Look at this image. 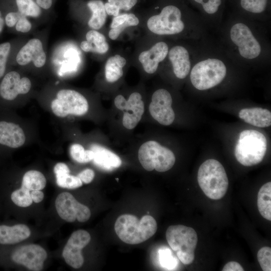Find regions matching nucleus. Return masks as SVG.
<instances>
[{"instance_id": "33", "label": "nucleus", "mask_w": 271, "mask_h": 271, "mask_svg": "<svg viewBox=\"0 0 271 271\" xmlns=\"http://www.w3.org/2000/svg\"><path fill=\"white\" fill-rule=\"evenodd\" d=\"M137 1L138 0H108V2L104 4V7L107 15L115 17L119 15L120 10H130L136 5Z\"/></svg>"}, {"instance_id": "14", "label": "nucleus", "mask_w": 271, "mask_h": 271, "mask_svg": "<svg viewBox=\"0 0 271 271\" xmlns=\"http://www.w3.org/2000/svg\"><path fill=\"white\" fill-rule=\"evenodd\" d=\"M47 257L46 251L39 245L35 244L19 246L13 250L10 256L13 262L23 265L33 271L42 270Z\"/></svg>"}, {"instance_id": "7", "label": "nucleus", "mask_w": 271, "mask_h": 271, "mask_svg": "<svg viewBox=\"0 0 271 271\" xmlns=\"http://www.w3.org/2000/svg\"><path fill=\"white\" fill-rule=\"evenodd\" d=\"M89 108L88 101L84 95L68 88L57 90L50 102L51 111L59 118L83 116L88 112Z\"/></svg>"}, {"instance_id": "18", "label": "nucleus", "mask_w": 271, "mask_h": 271, "mask_svg": "<svg viewBox=\"0 0 271 271\" xmlns=\"http://www.w3.org/2000/svg\"><path fill=\"white\" fill-rule=\"evenodd\" d=\"M175 76L185 78L189 74L193 63L188 49L182 45H175L169 50L168 56Z\"/></svg>"}, {"instance_id": "29", "label": "nucleus", "mask_w": 271, "mask_h": 271, "mask_svg": "<svg viewBox=\"0 0 271 271\" xmlns=\"http://www.w3.org/2000/svg\"><path fill=\"white\" fill-rule=\"evenodd\" d=\"M257 205L261 215L267 220H271V182L264 184L259 189Z\"/></svg>"}, {"instance_id": "15", "label": "nucleus", "mask_w": 271, "mask_h": 271, "mask_svg": "<svg viewBox=\"0 0 271 271\" xmlns=\"http://www.w3.org/2000/svg\"><path fill=\"white\" fill-rule=\"evenodd\" d=\"M172 97L166 89L160 88L153 94L149 110L152 117L163 125H169L174 121L175 114L172 108Z\"/></svg>"}, {"instance_id": "16", "label": "nucleus", "mask_w": 271, "mask_h": 271, "mask_svg": "<svg viewBox=\"0 0 271 271\" xmlns=\"http://www.w3.org/2000/svg\"><path fill=\"white\" fill-rule=\"evenodd\" d=\"M90 239V235L86 230L80 229L73 232L62 251L66 263L73 268H80L84 262L81 250L89 243Z\"/></svg>"}, {"instance_id": "2", "label": "nucleus", "mask_w": 271, "mask_h": 271, "mask_svg": "<svg viewBox=\"0 0 271 271\" xmlns=\"http://www.w3.org/2000/svg\"><path fill=\"white\" fill-rule=\"evenodd\" d=\"M225 60L217 57H208L195 63L190 72L192 85L197 90L211 89L222 82L227 68Z\"/></svg>"}, {"instance_id": "9", "label": "nucleus", "mask_w": 271, "mask_h": 271, "mask_svg": "<svg viewBox=\"0 0 271 271\" xmlns=\"http://www.w3.org/2000/svg\"><path fill=\"white\" fill-rule=\"evenodd\" d=\"M138 158L143 168L147 171L154 170L166 172L174 166L176 158L169 149L155 141H148L139 148Z\"/></svg>"}, {"instance_id": "24", "label": "nucleus", "mask_w": 271, "mask_h": 271, "mask_svg": "<svg viewBox=\"0 0 271 271\" xmlns=\"http://www.w3.org/2000/svg\"><path fill=\"white\" fill-rule=\"evenodd\" d=\"M56 183L58 186L68 189H76L82 185V182L77 176L70 174L68 166L62 162L57 163L54 167Z\"/></svg>"}, {"instance_id": "46", "label": "nucleus", "mask_w": 271, "mask_h": 271, "mask_svg": "<svg viewBox=\"0 0 271 271\" xmlns=\"http://www.w3.org/2000/svg\"><path fill=\"white\" fill-rule=\"evenodd\" d=\"M5 27L4 16L3 15L2 12L0 10V35L3 31L4 27Z\"/></svg>"}, {"instance_id": "10", "label": "nucleus", "mask_w": 271, "mask_h": 271, "mask_svg": "<svg viewBox=\"0 0 271 271\" xmlns=\"http://www.w3.org/2000/svg\"><path fill=\"white\" fill-rule=\"evenodd\" d=\"M32 88L31 79L20 71L10 69L0 80V109L6 110Z\"/></svg>"}, {"instance_id": "8", "label": "nucleus", "mask_w": 271, "mask_h": 271, "mask_svg": "<svg viewBox=\"0 0 271 271\" xmlns=\"http://www.w3.org/2000/svg\"><path fill=\"white\" fill-rule=\"evenodd\" d=\"M190 22L183 19L181 10L174 5L164 7L161 12L151 17L147 25L153 34L160 36L181 34L187 30Z\"/></svg>"}, {"instance_id": "35", "label": "nucleus", "mask_w": 271, "mask_h": 271, "mask_svg": "<svg viewBox=\"0 0 271 271\" xmlns=\"http://www.w3.org/2000/svg\"><path fill=\"white\" fill-rule=\"evenodd\" d=\"M268 0H240L243 9L252 14H258L263 12Z\"/></svg>"}, {"instance_id": "43", "label": "nucleus", "mask_w": 271, "mask_h": 271, "mask_svg": "<svg viewBox=\"0 0 271 271\" xmlns=\"http://www.w3.org/2000/svg\"><path fill=\"white\" fill-rule=\"evenodd\" d=\"M222 271H243L244 269L237 262L232 261L227 262L223 267Z\"/></svg>"}, {"instance_id": "1", "label": "nucleus", "mask_w": 271, "mask_h": 271, "mask_svg": "<svg viewBox=\"0 0 271 271\" xmlns=\"http://www.w3.org/2000/svg\"><path fill=\"white\" fill-rule=\"evenodd\" d=\"M116 234L124 242L137 244L152 237L157 230V223L154 218L146 215L139 220L132 214L119 216L114 224Z\"/></svg>"}, {"instance_id": "34", "label": "nucleus", "mask_w": 271, "mask_h": 271, "mask_svg": "<svg viewBox=\"0 0 271 271\" xmlns=\"http://www.w3.org/2000/svg\"><path fill=\"white\" fill-rule=\"evenodd\" d=\"M30 192L21 186L11 193L10 200L14 204L19 207H27L33 202Z\"/></svg>"}, {"instance_id": "28", "label": "nucleus", "mask_w": 271, "mask_h": 271, "mask_svg": "<svg viewBox=\"0 0 271 271\" xmlns=\"http://www.w3.org/2000/svg\"><path fill=\"white\" fill-rule=\"evenodd\" d=\"M20 43L7 41L0 43V80L10 69L14 55Z\"/></svg>"}, {"instance_id": "40", "label": "nucleus", "mask_w": 271, "mask_h": 271, "mask_svg": "<svg viewBox=\"0 0 271 271\" xmlns=\"http://www.w3.org/2000/svg\"><path fill=\"white\" fill-rule=\"evenodd\" d=\"M159 255L161 264L166 268H173L175 261H173L172 254L169 249H162L160 250Z\"/></svg>"}, {"instance_id": "25", "label": "nucleus", "mask_w": 271, "mask_h": 271, "mask_svg": "<svg viewBox=\"0 0 271 271\" xmlns=\"http://www.w3.org/2000/svg\"><path fill=\"white\" fill-rule=\"evenodd\" d=\"M139 22L138 18L133 14H119L112 19L108 37L110 39L115 40L124 29L129 27L136 26Z\"/></svg>"}, {"instance_id": "27", "label": "nucleus", "mask_w": 271, "mask_h": 271, "mask_svg": "<svg viewBox=\"0 0 271 271\" xmlns=\"http://www.w3.org/2000/svg\"><path fill=\"white\" fill-rule=\"evenodd\" d=\"M87 7L91 12V15L87 22L88 26L93 30H98L105 24L107 14L104 4L101 0H90L88 2Z\"/></svg>"}, {"instance_id": "41", "label": "nucleus", "mask_w": 271, "mask_h": 271, "mask_svg": "<svg viewBox=\"0 0 271 271\" xmlns=\"http://www.w3.org/2000/svg\"><path fill=\"white\" fill-rule=\"evenodd\" d=\"M85 184H89L95 177L94 171L91 169H85L80 172L77 176Z\"/></svg>"}, {"instance_id": "23", "label": "nucleus", "mask_w": 271, "mask_h": 271, "mask_svg": "<svg viewBox=\"0 0 271 271\" xmlns=\"http://www.w3.org/2000/svg\"><path fill=\"white\" fill-rule=\"evenodd\" d=\"M239 116L246 123L255 126L266 127L271 125V112L266 109L243 108L239 111Z\"/></svg>"}, {"instance_id": "12", "label": "nucleus", "mask_w": 271, "mask_h": 271, "mask_svg": "<svg viewBox=\"0 0 271 271\" xmlns=\"http://www.w3.org/2000/svg\"><path fill=\"white\" fill-rule=\"evenodd\" d=\"M55 207L59 216L68 222H73L77 220L84 222L91 216L89 208L79 202L70 193L62 192L57 197Z\"/></svg>"}, {"instance_id": "26", "label": "nucleus", "mask_w": 271, "mask_h": 271, "mask_svg": "<svg viewBox=\"0 0 271 271\" xmlns=\"http://www.w3.org/2000/svg\"><path fill=\"white\" fill-rule=\"evenodd\" d=\"M126 64V60L119 54L108 58L104 66L106 80L109 83L117 81L123 74V68Z\"/></svg>"}, {"instance_id": "38", "label": "nucleus", "mask_w": 271, "mask_h": 271, "mask_svg": "<svg viewBox=\"0 0 271 271\" xmlns=\"http://www.w3.org/2000/svg\"><path fill=\"white\" fill-rule=\"evenodd\" d=\"M32 28L33 24L29 18L22 15L13 29L19 33L27 34L30 32Z\"/></svg>"}, {"instance_id": "21", "label": "nucleus", "mask_w": 271, "mask_h": 271, "mask_svg": "<svg viewBox=\"0 0 271 271\" xmlns=\"http://www.w3.org/2000/svg\"><path fill=\"white\" fill-rule=\"evenodd\" d=\"M94 153V164L105 171H111L120 167L121 159L114 153L98 145H92L90 149Z\"/></svg>"}, {"instance_id": "44", "label": "nucleus", "mask_w": 271, "mask_h": 271, "mask_svg": "<svg viewBox=\"0 0 271 271\" xmlns=\"http://www.w3.org/2000/svg\"><path fill=\"white\" fill-rule=\"evenodd\" d=\"M30 193L32 199L35 203H40L44 199V193L41 190L32 191Z\"/></svg>"}, {"instance_id": "30", "label": "nucleus", "mask_w": 271, "mask_h": 271, "mask_svg": "<svg viewBox=\"0 0 271 271\" xmlns=\"http://www.w3.org/2000/svg\"><path fill=\"white\" fill-rule=\"evenodd\" d=\"M46 182V179L42 173L31 170L24 174L21 186L29 191L41 190L45 187Z\"/></svg>"}, {"instance_id": "22", "label": "nucleus", "mask_w": 271, "mask_h": 271, "mask_svg": "<svg viewBox=\"0 0 271 271\" xmlns=\"http://www.w3.org/2000/svg\"><path fill=\"white\" fill-rule=\"evenodd\" d=\"M80 48L85 52L103 54L108 51L109 45L103 34L91 29L86 33L85 40L81 41Z\"/></svg>"}, {"instance_id": "5", "label": "nucleus", "mask_w": 271, "mask_h": 271, "mask_svg": "<svg viewBox=\"0 0 271 271\" xmlns=\"http://www.w3.org/2000/svg\"><path fill=\"white\" fill-rule=\"evenodd\" d=\"M266 147V140L262 133L253 129L244 130L239 134L234 155L241 165L252 166L262 161Z\"/></svg>"}, {"instance_id": "42", "label": "nucleus", "mask_w": 271, "mask_h": 271, "mask_svg": "<svg viewBox=\"0 0 271 271\" xmlns=\"http://www.w3.org/2000/svg\"><path fill=\"white\" fill-rule=\"evenodd\" d=\"M127 103V99L121 95H117L114 99V104L115 107L119 110L124 111L125 110Z\"/></svg>"}, {"instance_id": "19", "label": "nucleus", "mask_w": 271, "mask_h": 271, "mask_svg": "<svg viewBox=\"0 0 271 271\" xmlns=\"http://www.w3.org/2000/svg\"><path fill=\"white\" fill-rule=\"evenodd\" d=\"M145 111V105L142 95L134 92L130 94L125 110L123 111L122 122L126 129L134 128L141 120Z\"/></svg>"}, {"instance_id": "31", "label": "nucleus", "mask_w": 271, "mask_h": 271, "mask_svg": "<svg viewBox=\"0 0 271 271\" xmlns=\"http://www.w3.org/2000/svg\"><path fill=\"white\" fill-rule=\"evenodd\" d=\"M18 12L29 18L38 19L42 15V8L34 0H16Z\"/></svg>"}, {"instance_id": "39", "label": "nucleus", "mask_w": 271, "mask_h": 271, "mask_svg": "<svg viewBox=\"0 0 271 271\" xmlns=\"http://www.w3.org/2000/svg\"><path fill=\"white\" fill-rule=\"evenodd\" d=\"M18 11H11L4 16L5 26L10 29H13L21 15Z\"/></svg>"}, {"instance_id": "45", "label": "nucleus", "mask_w": 271, "mask_h": 271, "mask_svg": "<svg viewBox=\"0 0 271 271\" xmlns=\"http://www.w3.org/2000/svg\"><path fill=\"white\" fill-rule=\"evenodd\" d=\"M42 9H49L53 4V0H34Z\"/></svg>"}, {"instance_id": "6", "label": "nucleus", "mask_w": 271, "mask_h": 271, "mask_svg": "<svg viewBox=\"0 0 271 271\" xmlns=\"http://www.w3.org/2000/svg\"><path fill=\"white\" fill-rule=\"evenodd\" d=\"M166 237L169 245L184 264L192 263L198 241L197 233L193 228L183 225H171L166 230Z\"/></svg>"}, {"instance_id": "17", "label": "nucleus", "mask_w": 271, "mask_h": 271, "mask_svg": "<svg viewBox=\"0 0 271 271\" xmlns=\"http://www.w3.org/2000/svg\"><path fill=\"white\" fill-rule=\"evenodd\" d=\"M169 48L164 41L157 42L149 50L142 52L139 56V60L145 71L148 74L155 73L160 63L168 56Z\"/></svg>"}, {"instance_id": "11", "label": "nucleus", "mask_w": 271, "mask_h": 271, "mask_svg": "<svg viewBox=\"0 0 271 271\" xmlns=\"http://www.w3.org/2000/svg\"><path fill=\"white\" fill-rule=\"evenodd\" d=\"M47 56L43 41L36 37L28 40L20 46L16 51L11 62V66L21 67L30 66L37 69L44 67Z\"/></svg>"}, {"instance_id": "13", "label": "nucleus", "mask_w": 271, "mask_h": 271, "mask_svg": "<svg viewBox=\"0 0 271 271\" xmlns=\"http://www.w3.org/2000/svg\"><path fill=\"white\" fill-rule=\"evenodd\" d=\"M26 141L22 126L8 114H0V153L19 148Z\"/></svg>"}, {"instance_id": "36", "label": "nucleus", "mask_w": 271, "mask_h": 271, "mask_svg": "<svg viewBox=\"0 0 271 271\" xmlns=\"http://www.w3.org/2000/svg\"><path fill=\"white\" fill-rule=\"evenodd\" d=\"M258 262L263 271L271 270V248L268 246L261 248L257 252Z\"/></svg>"}, {"instance_id": "32", "label": "nucleus", "mask_w": 271, "mask_h": 271, "mask_svg": "<svg viewBox=\"0 0 271 271\" xmlns=\"http://www.w3.org/2000/svg\"><path fill=\"white\" fill-rule=\"evenodd\" d=\"M71 158L75 162L84 164L92 161L94 153L91 149H85L84 147L77 143L72 144L69 148Z\"/></svg>"}, {"instance_id": "3", "label": "nucleus", "mask_w": 271, "mask_h": 271, "mask_svg": "<svg viewBox=\"0 0 271 271\" xmlns=\"http://www.w3.org/2000/svg\"><path fill=\"white\" fill-rule=\"evenodd\" d=\"M200 187L208 198L219 200L225 195L228 179L222 165L214 159H209L200 166L197 174Z\"/></svg>"}, {"instance_id": "4", "label": "nucleus", "mask_w": 271, "mask_h": 271, "mask_svg": "<svg viewBox=\"0 0 271 271\" xmlns=\"http://www.w3.org/2000/svg\"><path fill=\"white\" fill-rule=\"evenodd\" d=\"M229 42L242 59L251 61L260 57L262 46L251 27L246 23L235 22L229 27Z\"/></svg>"}, {"instance_id": "37", "label": "nucleus", "mask_w": 271, "mask_h": 271, "mask_svg": "<svg viewBox=\"0 0 271 271\" xmlns=\"http://www.w3.org/2000/svg\"><path fill=\"white\" fill-rule=\"evenodd\" d=\"M200 4L204 12L208 15L217 13L221 4V0H194Z\"/></svg>"}, {"instance_id": "20", "label": "nucleus", "mask_w": 271, "mask_h": 271, "mask_svg": "<svg viewBox=\"0 0 271 271\" xmlns=\"http://www.w3.org/2000/svg\"><path fill=\"white\" fill-rule=\"evenodd\" d=\"M30 235L31 230L25 224H0V245L15 244L26 239Z\"/></svg>"}]
</instances>
